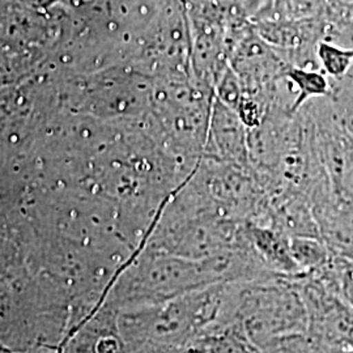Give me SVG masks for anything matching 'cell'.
I'll list each match as a JSON object with an SVG mask.
<instances>
[{"label": "cell", "mask_w": 353, "mask_h": 353, "mask_svg": "<svg viewBox=\"0 0 353 353\" xmlns=\"http://www.w3.org/2000/svg\"><path fill=\"white\" fill-rule=\"evenodd\" d=\"M225 284L194 290L165 303L118 312L127 353H176L191 339L221 330Z\"/></svg>", "instance_id": "cell-1"}, {"label": "cell", "mask_w": 353, "mask_h": 353, "mask_svg": "<svg viewBox=\"0 0 353 353\" xmlns=\"http://www.w3.org/2000/svg\"><path fill=\"white\" fill-rule=\"evenodd\" d=\"M228 330L255 350L306 332V306L294 280L275 278L229 283Z\"/></svg>", "instance_id": "cell-3"}, {"label": "cell", "mask_w": 353, "mask_h": 353, "mask_svg": "<svg viewBox=\"0 0 353 353\" xmlns=\"http://www.w3.org/2000/svg\"><path fill=\"white\" fill-rule=\"evenodd\" d=\"M323 279L328 285L336 290L341 297L353 307V261L334 255L321 270L314 272Z\"/></svg>", "instance_id": "cell-6"}, {"label": "cell", "mask_w": 353, "mask_h": 353, "mask_svg": "<svg viewBox=\"0 0 353 353\" xmlns=\"http://www.w3.org/2000/svg\"><path fill=\"white\" fill-rule=\"evenodd\" d=\"M307 313L306 334L322 353H353V307L314 274L294 278Z\"/></svg>", "instance_id": "cell-4"}, {"label": "cell", "mask_w": 353, "mask_h": 353, "mask_svg": "<svg viewBox=\"0 0 353 353\" xmlns=\"http://www.w3.org/2000/svg\"><path fill=\"white\" fill-rule=\"evenodd\" d=\"M293 80L301 88V97L299 102L303 101L307 96H326L330 93L327 79L318 72L313 71H296L292 74Z\"/></svg>", "instance_id": "cell-8"}, {"label": "cell", "mask_w": 353, "mask_h": 353, "mask_svg": "<svg viewBox=\"0 0 353 353\" xmlns=\"http://www.w3.org/2000/svg\"><path fill=\"white\" fill-rule=\"evenodd\" d=\"M318 57L325 71L334 79L341 80L352 68L353 48L322 42L318 48Z\"/></svg>", "instance_id": "cell-7"}, {"label": "cell", "mask_w": 353, "mask_h": 353, "mask_svg": "<svg viewBox=\"0 0 353 353\" xmlns=\"http://www.w3.org/2000/svg\"><path fill=\"white\" fill-rule=\"evenodd\" d=\"M220 284L208 258L189 259L161 252H139L118 272L103 303L117 312L165 303Z\"/></svg>", "instance_id": "cell-2"}, {"label": "cell", "mask_w": 353, "mask_h": 353, "mask_svg": "<svg viewBox=\"0 0 353 353\" xmlns=\"http://www.w3.org/2000/svg\"><path fill=\"white\" fill-rule=\"evenodd\" d=\"M256 350L230 330L205 332L176 353H255Z\"/></svg>", "instance_id": "cell-5"}]
</instances>
